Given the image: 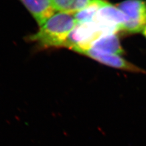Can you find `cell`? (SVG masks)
<instances>
[{"mask_svg":"<svg viewBox=\"0 0 146 146\" xmlns=\"http://www.w3.org/2000/svg\"><path fill=\"white\" fill-rule=\"evenodd\" d=\"M143 33L144 35L146 37V26L145 27V28H144V30L143 31Z\"/></svg>","mask_w":146,"mask_h":146,"instance_id":"obj_11","label":"cell"},{"mask_svg":"<svg viewBox=\"0 0 146 146\" xmlns=\"http://www.w3.org/2000/svg\"><path fill=\"white\" fill-rule=\"evenodd\" d=\"M94 1V0H74L72 7V14L84 10Z\"/></svg>","mask_w":146,"mask_h":146,"instance_id":"obj_10","label":"cell"},{"mask_svg":"<svg viewBox=\"0 0 146 146\" xmlns=\"http://www.w3.org/2000/svg\"><path fill=\"white\" fill-rule=\"evenodd\" d=\"M80 54L86 55L94 60L105 65L119 69L125 70L133 72H142L143 70L133 64L125 60L117 55L110 54L100 52L93 49L89 48L82 51Z\"/></svg>","mask_w":146,"mask_h":146,"instance_id":"obj_5","label":"cell"},{"mask_svg":"<svg viewBox=\"0 0 146 146\" xmlns=\"http://www.w3.org/2000/svg\"><path fill=\"white\" fill-rule=\"evenodd\" d=\"M108 3L104 0H94L89 6L84 10L73 14L77 24L92 22L99 9Z\"/></svg>","mask_w":146,"mask_h":146,"instance_id":"obj_8","label":"cell"},{"mask_svg":"<svg viewBox=\"0 0 146 146\" xmlns=\"http://www.w3.org/2000/svg\"><path fill=\"white\" fill-rule=\"evenodd\" d=\"M77 24L73 14L55 13L39 26L36 33L29 35L27 39L35 44L39 49L64 47L68 36Z\"/></svg>","mask_w":146,"mask_h":146,"instance_id":"obj_1","label":"cell"},{"mask_svg":"<svg viewBox=\"0 0 146 146\" xmlns=\"http://www.w3.org/2000/svg\"><path fill=\"white\" fill-rule=\"evenodd\" d=\"M103 35L102 32L94 21L77 24L68 36L64 47L80 54L90 48L94 41Z\"/></svg>","mask_w":146,"mask_h":146,"instance_id":"obj_2","label":"cell"},{"mask_svg":"<svg viewBox=\"0 0 146 146\" xmlns=\"http://www.w3.org/2000/svg\"><path fill=\"white\" fill-rule=\"evenodd\" d=\"M129 18L124 13L108 3L99 9L93 21L105 35L123 30Z\"/></svg>","mask_w":146,"mask_h":146,"instance_id":"obj_3","label":"cell"},{"mask_svg":"<svg viewBox=\"0 0 146 146\" xmlns=\"http://www.w3.org/2000/svg\"><path fill=\"white\" fill-rule=\"evenodd\" d=\"M90 48L102 52L117 56L124 53L119 40L115 34H105L100 36L92 43Z\"/></svg>","mask_w":146,"mask_h":146,"instance_id":"obj_7","label":"cell"},{"mask_svg":"<svg viewBox=\"0 0 146 146\" xmlns=\"http://www.w3.org/2000/svg\"><path fill=\"white\" fill-rule=\"evenodd\" d=\"M39 26H42L55 11L50 0H19Z\"/></svg>","mask_w":146,"mask_h":146,"instance_id":"obj_6","label":"cell"},{"mask_svg":"<svg viewBox=\"0 0 146 146\" xmlns=\"http://www.w3.org/2000/svg\"><path fill=\"white\" fill-rule=\"evenodd\" d=\"M118 8L129 18L123 30L129 33H138L146 26V3L143 0H126Z\"/></svg>","mask_w":146,"mask_h":146,"instance_id":"obj_4","label":"cell"},{"mask_svg":"<svg viewBox=\"0 0 146 146\" xmlns=\"http://www.w3.org/2000/svg\"><path fill=\"white\" fill-rule=\"evenodd\" d=\"M55 12L72 14V7L74 0H50Z\"/></svg>","mask_w":146,"mask_h":146,"instance_id":"obj_9","label":"cell"}]
</instances>
